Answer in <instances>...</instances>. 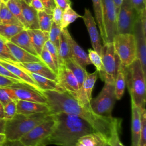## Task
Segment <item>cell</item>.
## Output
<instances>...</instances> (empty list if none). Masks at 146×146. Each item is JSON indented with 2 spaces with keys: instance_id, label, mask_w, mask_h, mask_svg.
Masks as SVG:
<instances>
[{
  "instance_id": "1",
  "label": "cell",
  "mask_w": 146,
  "mask_h": 146,
  "mask_svg": "<svg viewBox=\"0 0 146 146\" xmlns=\"http://www.w3.org/2000/svg\"><path fill=\"white\" fill-rule=\"evenodd\" d=\"M47 103L52 113L63 112L77 115L88 123L96 132L108 140L115 128L121 124L122 120L113 117L98 115L91 110L80 106L78 101L66 91H43Z\"/></svg>"
},
{
  "instance_id": "38",
  "label": "cell",
  "mask_w": 146,
  "mask_h": 146,
  "mask_svg": "<svg viewBox=\"0 0 146 146\" xmlns=\"http://www.w3.org/2000/svg\"><path fill=\"white\" fill-rule=\"evenodd\" d=\"M6 42L0 36V59L11 63L17 62L6 45Z\"/></svg>"
},
{
  "instance_id": "16",
  "label": "cell",
  "mask_w": 146,
  "mask_h": 146,
  "mask_svg": "<svg viewBox=\"0 0 146 146\" xmlns=\"http://www.w3.org/2000/svg\"><path fill=\"white\" fill-rule=\"evenodd\" d=\"M67 40L68 43L72 58L75 60L83 68H86V66L91 64L88 54L76 42L71 35L67 28L62 30Z\"/></svg>"
},
{
  "instance_id": "33",
  "label": "cell",
  "mask_w": 146,
  "mask_h": 146,
  "mask_svg": "<svg viewBox=\"0 0 146 146\" xmlns=\"http://www.w3.org/2000/svg\"><path fill=\"white\" fill-rule=\"evenodd\" d=\"M6 5L14 16L21 23L25 29H27V25L22 15L21 1L9 0Z\"/></svg>"
},
{
  "instance_id": "48",
  "label": "cell",
  "mask_w": 146,
  "mask_h": 146,
  "mask_svg": "<svg viewBox=\"0 0 146 146\" xmlns=\"http://www.w3.org/2000/svg\"><path fill=\"white\" fill-rule=\"evenodd\" d=\"M19 82L15 79H10L0 75V87H9L14 83Z\"/></svg>"
},
{
  "instance_id": "40",
  "label": "cell",
  "mask_w": 146,
  "mask_h": 146,
  "mask_svg": "<svg viewBox=\"0 0 146 146\" xmlns=\"http://www.w3.org/2000/svg\"><path fill=\"white\" fill-rule=\"evenodd\" d=\"M94 11L96 18V22L99 29L100 35L103 32V20L102 14V1L101 0H92Z\"/></svg>"
},
{
  "instance_id": "10",
  "label": "cell",
  "mask_w": 146,
  "mask_h": 146,
  "mask_svg": "<svg viewBox=\"0 0 146 146\" xmlns=\"http://www.w3.org/2000/svg\"><path fill=\"white\" fill-rule=\"evenodd\" d=\"M101 57L104 71V81L107 80L115 82L117 71L121 63L112 43L103 44Z\"/></svg>"
},
{
  "instance_id": "62",
  "label": "cell",
  "mask_w": 146,
  "mask_h": 146,
  "mask_svg": "<svg viewBox=\"0 0 146 146\" xmlns=\"http://www.w3.org/2000/svg\"><path fill=\"white\" fill-rule=\"evenodd\" d=\"M107 146H109V145H107Z\"/></svg>"
},
{
  "instance_id": "19",
  "label": "cell",
  "mask_w": 146,
  "mask_h": 146,
  "mask_svg": "<svg viewBox=\"0 0 146 146\" xmlns=\"http://www.w3.org/2000/svg\"><path fill=\"white\" fill-rule=\"evenodd\" d=\"M142 111L131 102V146H138L141 129V113Z\"/></svg>"
},
{
  "instance_id": "29",
  "label": "cell",
  "mask_w": 146,
  "mask_h": 146,
  "mask_svg": "<svg viewBox=\"0 0 146 146\" xmlns=\"http://www.w3.org/2000/svg\"><path fill=\"white\" fill-rule=\"evenodd\" d=\"M24 27L14 24H0V36L6 41H9L11 38L22 31Z\"/></svg>"
},
{
  "instance_id": "60",
  "label": "cell",
  "mask_w": 146,
  "mask_h": 146,
  "mask_svg": "<svg viewBox=\"0 0 146 146\" xmlns=\"http://www.w3.org/2000/svg\"><path fill=\"white\" fill-rule=\"evenodd\" d=\"M38 146H46L45 145H43V144H40V145H38Z\"/></svg>"
},
{
  "instance_id": "17",
  "label": "cell",
  "mask_w": 146,
  "mask_h": 146,
  "mask_svg": "<svg viewBox=\"0 0 146 146\" xmlns=\"http://www.w3.org/2000/svg\"><path fill=\"white\" fill-rule=\"evenodd\" d=\"M17 113L22 115H32L38 113L50 112L47 103L17 100Z\"/></svg>"
},
{
  "instance_id": "14",
  "label": "cell",
  "mask_w": 146,
  "mask_h": 146,
  "mask_svg": "<svg viewBox=\"0 0 146 146\" xmlns=\"http://www.w3.org/2000/svg\"><path fill=\"white\" fill-rule=\"evenodd\" d=\"M98 74L96 70L92 73L87 74L75 98L80 106L90 110H91L90 101L92 99V91L97 80Z\"/></svg>"
},
{
  "instance_id": "23",
  "label": "cell",
  "mask_w": 146,
  "mask_h": 146,
  "mask_svg": "<svg viewBox=\"0 0 146 146\" xmlns=\"http://www.w3.org/2000/svg\"><path fill=\"white\" fill-rule=\"evenodd\" d=\"M21 3L22 15L27 25V29H39L38 11L25 2L21 1Z\"/></svg>"
},
{
  "instance_id": "11",
  "label": "cell",
  "mask_w": 146,
  "mask_h": 146,
  "mask_svg": "<svg viewBox=\"0 0 146 146\" xmlns=\"http://www.w3.org/2000/svg\"><path fill=\"white\" fill-rule=\"evenodd\" d=\"M14 91L18 100L47 103L43 94L25 82L14 83L9 86Z\"/></svg>"
},
{
  "instance_id": "5",
  "label": "cell",
  "mask_w": 146,
  "mask_h": 146,
  "mask_svg": "<svg viewBox=\"0 0 146 146\" xmlns=\"http://www.w3.org/2000/svg\"><path fill=\"white\" fill-rule=\"evenodd\" d=\"M104 85L99 94L91 99L90 106L92 111L103 116L112 117V112L116 98L115 92L114 82L105 80Z\"/></svg>"
},
{
  "instance_id": "51",
  "label": "cell",
  "mask_w": 146,
  "mask_h": 146,
  "mask_svg": "<svg viewBox=\"0 0 146 146\" xmlns=\"http://www.w3.org/2000/svg\"><path fill=\"white\" fill-rule=\"evenodd\" d=\"M29 5L37 11H44V7L41 0H31Z\"/></svg>"
},
{
  "instance_id": "42",
  "label": "cell",
  "mask_w": 146,
  "mask_h": 146,
  "mask_svg": "<svg viewBox=\"0 0 146 146\" xmlns=\"http://www.w3.org/2000/svg\"><path fill=\"white\" fill-rule=\"evenodd\" d=\"M141 129L138 146H146V110H143L141 113Z\"/></svg>"
},
{
  "instance_id": "3",
  "label": "cell",
  "mask_w": 146,
  "mask_h": 146,
  "mask_svg": "<svg viewBox=\"0 0 146 146\" xmlns=\"http://www.w3.org/2000/svg\"><path fill=\"white\" fill-rule=\"evenodd\" d=\"M52 117V112H46L32 115L16 113L10 120H6L5 134L7 140H19L39 123Z\"/></svg>"
},
{
  "instance_id": "54",
  "label": "cell",
  "mask_w": 146,
  "mask_h": 146,
  "mask_svg": "<svg viewBox=\"0 0 146 146\" xmlns=\"http://www.w3.org/2000/svg\"><path fill=\"white\" fill-rule=\"evenodd\" d=\"M6 120L4 119H0V133H5Z\"/></svg>"
},
{
  "instance_id": "12",
  "label": "cell",
  "mask_w": 146,
  "mask_h": 146,
  "mask_svg": "<svg viewBox=\"0 0 146 146\" xmlns=\"http://www.w3.org/2000/svg\"><path fill=\"white\" fill-rule=\"evenodd\" d=\"M132 34L135 41L136 59L139 60L146 75V35L143 33L139 16L135 22Z\"/></svg>"
},
{
  "instance_id": "25",
  "label": "cell",
  "mask_w": 146,
  "mask_h": 146,
  "mask_svg": "<svg viewBox=\"0 0 146 146\" xmlns=\"http://www.w3.org/2000/svg\"><path fill=\"white\" fill-rule=\"evenodd\" d=\"M9 41L18 46V47L24 49L30 54L39 56L34 48L33 47L29 35L26 29H23L19 33L11 38Z\"/></svg>"
},
{
  "instance_id": "2",
  "label": "cell",
  "mask_w": 146,
  "mask_h": 146,
  "mask_svg": "<svg viewBox=\"0 0 146 146\" xmlns=\"http://www.w3.org/2000/svg\"><path fill=\"white\" fill-rule=\"evenodd\" d=\"M56 121L51 133L41 144H52L58 146H75L82 136L96 132L92 127L79 116L63 112L52 113Z\"/></svg>"
},
{
  "instance_id": "46",
  "label": "cell",
  "mask_w": 146,
  "mask_h": 146,
  "mask_svg": "<svg viewBox=\"0 0 146 146\" xmlns=\"http://www.w3.org/2000/svg\"><path fill=\"white\" fill-rule=\"evenodd\" d=\"M132 6L139 15L141 12L146 9V0H129Z\"/></svg>"
},
{
  "instance_id": "8",
  "label": "cell",
  "mask_w": 146,
  "mask_h": 146,
  "mask_svg": "<svg viewBox=\"0 0 146 146\" xmlns=\"http://www.w3.org/2000/svg\"><path fill=\"white\" fill-rule=\"evenodd\" d=\"M56 121L53 116L34 127L19 140L26 146H38L54 130Z\"/></svg>"
},
{
  "instance_id": "21",
  "label": "cell",
  "mask_w": 146,
  "mask_h": 146,
  "mask_svg": "<svg viewBox=\"0 0 146 146\" xmlns=\"http://www.w3.org/2000/svg\"><path fill=\"white\" fill-rule=\"evenodd\" d=\"M6 44L9 48L13 56L18 63L42 62L40 57L30 54L24 49L13 43L10 41H6Z\"/></svg>"
},
{
  "instance_id": "35",
  "label": "cell",
  "mask_w": 146,
  "mask_h": 146,
  "mask_svg": "<svg viewBox=\"0 0 146 146\" xmlns=\"http://www.w3.org/2000/svg\"><path fill=\"white\" fill-rule=\"evenodd\" d=\"M38 15L39 29L48 33L53 22L52 14H48L45 11H38Z\"/></svg>"
},
{
  "instance_id": "36",
  "label": "cell",
  "mask_w": 146,
  "mask_h": 146,
  "mask_svg": "<svg viewBox=\"0 0 146 146\" xmlns=\"http://www.w3.org/2000/svg\"><path fill=\"white\" fill-rule=\"evenodd\" d=\"M61 33L62 29L60 26L53 22L51 29L48 32V40L55 45L58 50L59 46Z\"/></svg>"
},
{
  "instance_id": "52",
  "label": "cell",
  "mask_w": 146,
  "mask_h": 146,
  "mask_svg": "<svg viewBox=\"0 0 146 146\" xmlns=\"http://www.w3.org/2000/svg\"><path fill=\"white\" fill-rule=\"evenodd\" d=\"M139 18L143 33L146 35V9L141 12V13L139 14Z\"/></svg>"
},
{
  "instance_id": "18",
  "label": "cell",
  "mask_w": 146,
  "mask_h": 146,
  "mask_svg": "<svg viewBox=\"0 0 146 146\" xmlns=\"http://www.w3.org/2000/svg\"><path fill=\"white\" fill-rule=\"evenodd\" d=\"M18 66L30 72L42 75L57 82V75L43 62L29 63H14Z\"/></svg>"
},
{
  "instance_id": "50",
  "label": "cell",
  "mask_w": 146,
  "mask_h": 146,
  "mask_svg": "<svg viewBox=\"0 0 146 146\" xmlns=\"http://www.w3.org/2000/svg\"><path fill=\"white\" fill-rule=\"evenodd\" d=\"M54 3L55 6L59 7L63 11L71 6L70 0H54Z\"/></svg>"
},
{
  "instance_id": "13",
  "label": "cell",
  "mask_w": 146,
  "mask_h": 146,
  "mask_svg": "<svg viewBox=\"0 0 146 146\" xmlns=\"http://www.w3.org/2000/svg\"><path fill=\"white\" fill-rule=\"evenodd\" d=\"M57 82L64 91L74 98L76 97L80 89L79 83L72 72L64 64L58 68Z\"/></svg>"
},
{
  "instance_id": "32",
  "label": "cell",
  "mask_w": 146,
  "mask_h": 146,
  "mask_svg": "<svg viewBox=\"0 0 146 146\" xmlns=\"http://www.w3.org/2000/svg\"><path fill=\"white\" fill-rule=\"evenodd\" d=\"M88 58L91 62V63L95 67L96 69V70L99 74L100 78L102 81H104V71L101 56L93 49H88Z\"/></svg>"
},
{
  "instance_id": "44",
  "label": "cell",
  "mask_w": 146,
  "mask_h": 146,
  "mask_svg": "<svg viewBox=\"0 0 146 146\" xmlns=\"http://www.w3.org/2000/svg\"><path fill=\"white\" fill-rule=\"evenodd\" d=\"M44 47L52 56L54 61L58 68L59 64V56L57 48L49 40L46 41V42L44 44Z\"/></svg>"
},
{
  "instance_id": "49",
  "label": "cell",
  "mask_w": 146,
  "mask_h": 146,
  "mask_svg": "<svg viewBox=\"0 0 146 146\" xmlns=\"http://www.w3.org/2000/svg\"><path fill=\"white\" fill-rule=\"evenodd\" d=\"M44 7V11L48 14H52V10L55 6L54 0H41Z\"/></svg>"
},
{
  "instance_id": "22",
  "label": "cell",
  "mask_w": 146,
  "mask_h": 146,
  "mask_svg": "<svg viewBox=\"0 0 146 146\" xmlns=\"http://www.w3.org/2000/svg\"><path fill=\"white\" fill-rule=\"evenodd\" d=\"M31 43L38 56L43 48L45 43L48 40V33L43 31L40 29H27Z\"/></svg>"
},
{
  "instance_id": "7",
  "label": "cell",
  "mask_w": 146,
  "mask_h": 146,
  "mask_svg": "<svg viewBox=\"0 0 146 146\" xmlns=\"http://www.w3.org/2000/svg\"><path fill=\"white\" fill-rule=\"evenodd\" d=\"M103 32L100 38L103 44L112 43L117 34V11L113 0H101Z\"/></svg>"
},
{
  "instance_id": "55",
  "label": "cell",
  "mask_w": 146,
  "mask_h": 146,
  "mask_svg": "<svg viewBox=\"0 0 146 146\" xmlns=\"http://www.w3.org/2000/svg\"><path fill=\"white\" fill-rule=\"evenodd\" d=\"M6 137L5 133H0V146H2V145L6 141Z\"/></svg>"
},
{
  "instance_id": "15",
  "label": "cell",
  "mask_w": 146,
  "mask_h": 146,
  "mask_svg": "<svg viewBox=\"0 0 146 146\" xmlns=\"http://www.w3.org/2000/svg\"><path fill=\"white\" fill-rule=\"evenodd\" d=\"M82 18L88 32L93 50L101 56L103 50V45L101 43L100 35L97 29L96 22L88 9H85L84 15L82 16Z\"/></svg>"
},
{
  "instance_id": "6",
  "label": "cell",
  "mask_w": 146,
  "mask_h": 146,
  "mask_svg": "<svg viewBox=\"0 0 146 146\" xmlns=\"http://www.w3.org/2000/svg\"><path fill=\"white\" fill-rule=\"evenodd\" d=\"M112 43L121 64L125 67L130 65L136 59V46L132 33L117 34Z\"/></svg>"
},
{
  "instance_id": "9",
  "label": "cell",
  "mask_w": 146,
  "mask_h": 146,
  "mask_svg": "<svg viewBox=\"0 0 146 146\" xmlns=\"http://www.w3.org/2000/svg\"><path fill=\"white\" fill-rule=\"evenodd\" d=\"M139 16L130 1L123 0L117 14V34L132 33L135 22Z\"/></svg>"
},
{
  "instance_id": "30",
  "label": "cell",
  "mask_w": 146,
  "mask_h": 146,
  "mask_svg": "<svg viewBox=\"0 0 146 146\" xmlns=\"http://www.w3.org/2000/svg\"><path fill=\"white\" fill-rule=\"evenodd\" d=\"M58 52L59 56V64L58 67L59 68L60 66L63 64V63L65 60L72 58L68 43L62 31L60 38Z\"/></svg>"
},
{
  "instance_id": "24",
  "label": "cell",
  "mask_w": 146,
  "mask_h": 146,
  "mask_svg": "<svg viewBox=\"0 0 146 146\" xmlns=\"http://www.w3.org/2000/svg\"><path fill=\"white\" fill-rule=\"evenodd\" d=\"M24 70L33 78V79L35 82V83L37 84V85L42 90V91H47V90L64 91L62 88V87L59 85V84L56 81L51 80L50 79H48L42 75H39L34 73L30 72L25 70Z\"/></svg>"
},
{
  "instance_id": "41",
  "label": "cell",
  "mask_w": 146,
  "mask_h": 146,
  "mask_svg": "<svg viewBox=\"0 0 146 146\" xmlns=\"http://www.w3.org/2000/svg\"><path fill=\"white\" fill-rule=\"evenodd\" d=\"M4 119L10 120L17 113L16 100H13L3 106Z\"/></svg>"
},
{
  "instance_id": "4",
  "label": "cell",
  "mask_w": 146,
  "mask_h": 146,
  "mask_svg": "<svg viewBox=\"0 0 146 146\" xmlns=\"http://www.w3.org/2000/svg\"><path fill=\"white\" fill-rule=\"evenodd\" d=\"M125 81L131 102L140 110L145 109L146 75L139 60L136 59L130 65L125 67Z\"/></svg>"
},
{
  "instance_id": "47",
  "label": "cell",
  "mask_w": 146,
  "mask_h": 146,
  "mask_svg": "<svg viewBox=\"0 0 146 146\" xmlns=\"http://www.w3.org/2000/svg\"><path fill=\"white\" fill-rule=\"evenodd\" d=\"M0 75L4 76L5 77L15 79L19 82H23L22 80H21L18 77H17L16 75L12 74L11 72H10L7 68H6L5 67L2 66L0 64Z\"/></svg>"
},
{
  "instance_id": "26",
  "label": "cell",
  "mask_w": 146,
  "mask_h": 146,
  "mask_svg": "<svg viewBox=\"0 0 146 146\" xmlns=\"http://www.w3.org/2000/svg\"><path fill=\"white\" fill-rule=\"evenodd\" d=\"M107 140L100 133L93 132L81 137L75 146H107Z\"/></svg>"
},
{
  "instance_id": "45",
  "label": "cell",
  "mask_w": 146,
  "mask_h": 146,
  "mask_svg": "<svg viewBox=\"0 0 146 146\" xmlns=\"http://www.w3.org/2000/svg\"><path fill=\"white\" fill-rule=\"evenodd\" d=\"M63 13V11L56 6H55L52 12L53 22L60 26L62 22Z\"/></svg>"
},
{
  "instance_id": "28",
  "label": "cell",
  "mask_w": 146,
  "mask_h": 146,
  "mask_svg": "<svg viewBox=\"0 0 146 146\" xmlns=\"http://www.w3.org/2000/svg\"><path fill=\"white\" fill-rule=\"evenodd\" d=\"M63 64L72 72L78 80L79 87H80L88 74L86 70L83 68L72 58L65 60Z\"/></svg>"
},
{
  "instance_id": "59",
  "label": "cell",
  "mask_w": 146,
  "mask_h": 146,
  "mask_svg": "<svg viewBox=\"0 0 146 146\" xmlns=\"http://www.w3.org/2000/svg\"><path fill=\"white\" fill-rule=\"evenodd\" d=\"M2 1V2L4 3L5 4H6L7 3V2L9 1V0H1Z\"/></svg>"
},
{
  "instance_id": "20",
  "label": "cell",
  "mask_w": 146,
  "mask_h": 146,
  "mask_svg": "<svg viewBox=\"0 0 146 146\" xmlns=\"http://www.w3.org/2000/svg\"><path fill=\"white\" fill-rule=\"evenodd\" d=\"M0 64L7 68L10 72L18 77L23 82L31 86L37 91L42 92V90L39 87L33 78L22 68L18 66L14 63L9 62L0 59Z\"/></svg>"
},
{
  "instance_id": "34",
  "label": "cell",
  "mask_w": 146,
  "mask_h": 146,
  "mask_svg": "<svg viewBox=\"0 0 146 146\" xmlns=\"http://www.w3.org/2000/svg\"><path fill=\"white\" fill-rule=\"evenodd\" d=\"M82 18V16L74 11L71 7L66 9L62 15V19L60 24L61 29L67 28V27L72 22H74L77 18Z\"/></svg>"
},
{
  "instance_id": "58",
  "label": "cell",
  "mask_w": 146,
  "mask_h": 146,
  "mask_svg": "<svg viewBox=\"0 0 146 146\" xmlns=\"http://www.w3.org/2000/svg\"><path fill=\"white\" fill-rule=\"evenodd\" d=\"M19 1H23V2H25V3H27L28 5H30V2H31V0H19Z\"/></svg>"
},
{
  "instance_id": "43",
  "label": "cell",
  "mask_w": 146,
  "mask_h": 146,
  "mask_svg": "<svg viewBox=\"0 0 146 146\" xmlns=\"http://www.w3.org/2000/svg\"><path fill=\"white\" fill-rule=\"evenodd\" d=\"M121 124L117 125L113 131L111 137L107 141L109 146H124L121 143L119 137V132L121 129Z\"/></svg>"
},
{
  "instance_id": "31",
  "label": "cell",
  "mask_w": 146,
  "mask_h": 146,
  "mask_svg": "<svg viewBox=\"0 0 146 146\" xmlns=\"http://www.w3.org/2000/svg\"><path fill=\"white\" fill-rule=\"evenodd\" d=\"M0 24H14L23 26L3 2L0 5Z\"/></svg>"
},
{
  "instance_id": "39",
  "label": "cell",
  "mask_w": 146,
  "mask_h": 146,
  "mask_svg": "<svg viewBox=\"0 0 146 146\" xmlns=\"http://www.w3.org/2000/svg\"><path fill=\"white\" fill-rule=\"evenodd\" d=\"M39 57L41 59L42 61L57 75L58 72V68L56 65L55 64L52 56L47 51V50L45 48L44 46L40 54Z\"/></svg>"
},
{
  "instance_id": "27",
  "label": "cell",
  "mask_w": 146,
  "mask_h": 146,
  "mask_svg": "<svg viewBox=\"0 0 146 146\" xmlns=\"http://www.w3.org/2000/svg\"><path fill=\"white\" fill-rule=\"evenodd\" d=\"M115 92L116 100H120L124 95L126 86L125 81V70L121 63L120 64L114 82Z\"/></svg>"
},
{
  "instance_id": "53",
  "label": "cell",
  "mask_w": 146,
  "mask_h": 146,
  "mask_svg": "<svg viewBox=\"0 0 146 146\" xmlns=\"http://www.w3.org/2000/svg\"><path fill=\"white\" fill-rule=\"evenodd\" d=\"M2 146H26L19 140H7L5 142Z\"/></svg>"
},
{
  "instance_id": "56",
  "label": "cell",
  "mask_w": 146,
  "mask_h": 146,
  "mask_svg": "<svg viewBox=\"0 0 146 146\" xmlns=\"http://www.w3.org/2000/svg\"><path fill=\"white\" fill-rule=\"evenodd\" d=\"M114 3H115V6H116V11H117V14L118 13V11H119V9L120 7V5L121 4V2L123 1V0H113Z\"/></svg>"
},
{
  "instance_id": "57",
  "label": "cell",
  "mask_w": 146,
  "mask_h": 146,
  "mask_svg": "<svg viewBox=\"0 0 146 146\" xmlns=\"http://www.w3.org/2000/svg\"><path fill=\"white\" fill-rule=\"evenodd\" d=\"M0 119H4L3 106L0 102Z\"/></svg>"
},
{
  "instance_id": "37",
  "label": "cell",
  "mask_w": 146,
  "mask_h": 146,
  "mask_svg": "<svg viewBox=\"0 0 146 146\" xmlns=\"http://www.w3.org/2000/svg\"><path fill=\"white\" fill-rule=\"evenodd\" d=\"M18 100L14 90L10 87H0V102L5 106L9 102Z\"/></svg>"
},
{
  "instance_id": "61",
  "label": "cell",
  "mask_w": 146,
  "mask_h": 146,
  "mask_svg": "<svg viewBox=\"0 0 146 146\" xmlns=\"http://www.w3.org/2000/svg\"><path fill=\"white\" fill-rule=\"evenodd\" d=\"M1 2H2V1L0 0V5H1Z\"/></svg>"
}]
</instances>
